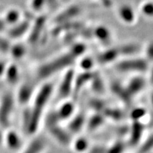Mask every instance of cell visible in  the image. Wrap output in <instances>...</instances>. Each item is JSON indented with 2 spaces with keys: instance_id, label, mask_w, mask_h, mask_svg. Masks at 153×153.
<instances>
[{
  "instance_id": "obj_7",
  "label": "cell",
  "mask_w": 153,
  "mask_h": 153,
  "mask_svg": "<svg viewBox=\"0 0 153 153\" xmlns=\"http://www.w3.org/2000/svg\"><path fill=\"white\" fill-rule=\"evenodd\" d=\"M22 13L16 9H10L5 12L3 17L4 21L7 26H11L16 24L22 20Z\"/></svg>"
},
{
  "instance_id": "obj_15",
  "label": "cell",
  "mask_w": 153,
  "mask_h": 153,
  "mask_svg": "<svg viewBox=\"0 0 153 153\" xmlns=\"http://www.w3.org/2000/svg\"><path fill=\"white\" fill-rule=\"evenodd\" d=\"M33 93V87L29 84H24L19 91V101L21 104H25L29 100Z\"/></svg>"
},
{
  "instance_id": "obj_17",
  "label": "cell",
  "mask_w": 153,
  "mask_h": 153,
  "mask_svg": "<svg viewBox=\"0 0 153 153\" xmlns=\"http://www.w3.org/2000/svg\"><path fill=\"white\" fill-rule=\"evenodd\" d=\"M7 81L11 84H14L18 81L19 76V72L18 67L16 65L11 64L9 65H7L6 69L5 74Z\"/></svg>"
},
{
  "instance_id": "obj_35",
  "label": "cell",
  "mask_w": 153,
  "mask_h": 153,
  "mask_svg": "<svg viewBox=\"0 0 153 153\" xmlns=\"http://www.w3.org/2000/svg\"><path fill=\"white\" fill-rule=\"evenodd\" d=\"M145 55L148 61H153V41H151L145 48Z\"/></svg>"
},
{
  "instance_id": "obj_29",
  "label": "cell",
  "mask_w": 153,
  "mask_h": 153,
  "mask_svg": "<svg viewBox=\"0 0 153 153\" xmlns=\"http://www.w3.org/2000/svg\"><path fill=\"white\" fill-rule=\"evenodd\" d=\"M105 114L108 117L113 118L114 120H120L123 116V112L118 109H106Z\"/></svg>"
},
{
  "instance_id": "obj_26",
  "label": "cell",
  "mask_w": 153,
  "mask_h": 153,
  "mask_svg": "<svg viewBox=\"0 0 153 153\" xmlns=\"http://www.w3.org/2000/svg\"><path fill=\"white\" fill-rule=\"evenodd\" d=\"M153 149V133L142 145L137 153H148Z\"/></svg>"
},
{
  "instance_id": "obj_32",
  "label": "cell",
  "mask_w": 153,
  "mask_h": 153,
  "mask_svg": "<svg viewBox=\"0 0 153 153\" xmlns=\"http://www.w3.org/2000/svg\"><path fill=\"white\" fill-rule=\"evenodd\" d=\"M80 66L82 69L85 70H89L93 68L94 66V60L90 57H85L81 61Z\"/></svg>"
},
{
  "instance_id": "obj_42",
  "label": "cell",
  "mask_w": 153,
  "mask_h": 153,
  "mask_svg": "<svg viewBox=\"0 0 153 153\" xmlns=\"http://www.w3.org/2000/svg\"><path fill=\"white\" fill-rule=\"evenodd\" d=\"M150 82L151 84L153 85V68H152V70H151V72H150Z\"/></svg>"
},
{
  "instance_id": "obj_19",
  "label": "cell",
  "mask_w": 153,
  "mask_h": 153,
  "mask_svg": "<svg viewBox=\"0 0 153 153\" xmlns=\"http://www.w3.org/2000/svg\"><path fill=\"white\" fill-rule=\"evenodd\" d=\"M84 122H85V117H84L83 115H78L70 123L69 129H70V131L73 132V133H77V132L80 131L82 126H83Z\"/></svg>"
},
{
  "instance_id": "obj_22",
  "label": "cell",
  "mask_w": 153,
  "mask_h": 153,
  "mask_svg": "<svg viewBox=\"0 0 153 153\" xmlns=\"http://www.w3.org/2000/svg\"><path fill=\"white\" fill-rule=\"evenodd\" d=\"M139 46L136 44H128V45H124L118 48L120 55H132L137 53L139 51Z\"/></svg>"
},
{
  "instance_id": "obj_4",
  "label": "cell",
  "mask_w": 153,
  "mask_h": 153,
  "mask_svg": "<svg viewBox=\"0 0 153 153\" xmlns=\"http://www.w3.org/2000/svg\"><path fill=\"white\" fill-rule=\"evenodd\" d=\"M13 104L14 100L12 95L10 94H7L4 96L0 106V123L4 127L9 125V118L12 110Z\"/></svg>"
},
{
  "instance_id": "obj_14",
  "label": "cell",
  "mask_w": 153,
  "mask_h": 153,
  "mask_svg": "<svg viewBox=\"0 0 153 153\" xmlns=\"http://www.w3.org/2000/svg\"><path fill=\"white\" fill-rule=\"evenodd\" d=\"M143 130L144 128H143V124H141L137 120H135L133 123V127H132L131 136V140H130V142L132 145H136L139 142L143 135Z\"/></svg>"
},
{
  "instance_id": "obj_28",
  "label": "cell",
  "mask_w": 153,
  "mask_h": 153,
  "mask_svg": "<svg viewBox=\"0 0 153 153\" xmlns=\"http://www.w3.org/2000/svg\"><path fill=\"white\" fill-rule=\"evenodd\" d=\"M141 11L143 13V14L146 16L153 17V2L152 1H147L144 3L141 7Z\"/></svg>"
},
{
  "instance_id": "obj_8",
  "label": "cell",
  "mask_w": 153,
  "mask_h": 153,
  "mask_svg": "<svg viewBox=\"0 0 153 153\" xmlns=\"http://www.w3.org/2000/svg\"><path fill=\"white\" fill-rule=\"evenodd\" d=\"M145 86V81L143 77L136 76V77L132 79L129 82L128 87L126 89L128 91L131 97L133 95L137 94L140 91L143 90Z\"/></svg>"
},
{
  "instance_id": "obj_11",
  "label": "cell",
  "mask_w": 153,
  "mask_h": 153,
  "mask_svg": "<svg viewBox=\"0 0 153 153\" xmlns=\"http://www.w3.org/2000/svg\"><path fill=\"white\" fill-rule=\"evenodd\" d=\"M50 130H51V133L56 138L59 142L62 143V144L66 145L68 144L70 141V137L66 131L62 130L60 128L57 127V126H53L49 127Z\"/></svg>"
},
{
  "instance_id": "obj_40",
  "label": "cell",
  "mask_w": 153,
  "mask_h": 153,
  "mask_svg": "<svg viewBox=\"0 0 153 153\" xmlns=\"http://www.w3.org/2000/svg\"><path fill=\"white\" fill-rule=\"evenodd\" d=\"M7 67V65L6 64L4 61L0 60V76H1L5 74Z\"/></svg>"
},
{
  "instance_id": "obj_24",
  "label": "cell",
  "mask_w": 153,
  "mask_h": 153,
  "mask_svg": "<svg viewBox=\"0 0 153 153\" xmlns=\"http://www.w3.org/2000/svg\"><path fill=\"white\" fill-rule=\"evenodd\" d=\"M11 46V43L9 38L4 37L0 34V53L3 54L9 53Z\"/></svg>"
},
{
  "instance_id": "obj_31",
  "label": "cell",
  "mask_w": 153,
  "mask_h": 153,
  "mask_svg": "<svg viewBox=\"0 0 153 153\" xmlns=\"http://www.w3.org/2000/svg\"><path fill=\"white\" fill-rule=\"evenodd\" d=\"M45 4V0H31L30 7L34 11H41Z\"/></svg>"
},
{
  "instance_id": "obj_34",
  "label": "cell",
  "mask_w": 153,
  "mask_h": 153,
  "mask_svg": "<svg viewBox=\"0 0 153 153\" xmlns=\"http://www.w3.org/2000/svg\"><path fill=\"white\" fill-rule=\"evenodd\" d=\"M145 115V110L142 108H137L134 109L131 113V117L134 120H137L139 118L143 117Z\"/></svg>"
},
{
  "instance_id": "obj_16",
  "label": "cell",
  "mask_w": 153,
  "mask_h": 153,
  "mask_svg": "<svg viewBox=\"0 0 153 153\" xmlns=\"http://www.w3.org/2000/svg\"><path fill=\"white\" fill-rule=\"evenodd\" d=\"M44 23H45V18L44 17H41V18L36 19L35 24H34L33 27L31 28L30 32L29 41L30 43H34V42L37 41V38L38 37L39 33H41Z\"/></svg>"
},
{
  "instance_id": "obj_13",
  "label": "cell",
  "mask_w": 153,
  "mask_h": 153,
  "mask_svg": "<svg viewBox=\"0 0 153 153\" xmlns=\"http://www.w3.org/2000/svg\"><path fill=\"white\" fill-rule=\"evenodd\" d=\"M9 54L11 55L12 58L16 60H22L26 53V48L24 45L21 43L11 44V46L9 50Z\"/></svg>"
},
{
  "instance_id": "obj_3",
  "label": "cell",
  "mask_w": 153,
  "mask_h": 153,
  "mask_svg": "<svg viewBox=\"0 0 153 153\" xmlns=\"http://www.w3.org/2000/svg\"><path fill=\"white\" fill-rule=\"evenodd\" d=\"M148 68V61L143 58H131L121 61L116 65L120 72H143Z\"/></svg>"
},
{
  "instance_id": "obj_30",
  "label": "cell",
  "mask_w": 153,
  "mask_h": 153,
  "mask_svg": "<svg viewBox=\"0 0 153 153\" xmlns=\"http://www.w3.org/2000/svg\"><path fill=\"white\" fill-rule=\"evenodd\" d=\"M85 51V46L82 44H77V45H74L73 47L72 48L71 51H70V53L75 57L79 56L82 54H83Z\"/></svg>"
},
{
  "instance_id": "obj_37",
  "label": "cell",
  "mask_w": 153,
  "mask_h": 153,
  "mask_svg": "<svg viewBox=\"0 0 153 153\" xmlns=\"http://www.w3.org/2000/svg\"><path fill=\"white\" fill-rule=\"evenodd\" d=\"M90 105L94 109L97 111H101L105 108L104 103L100 100H98V99L91 101L90 102Z\"/></svg>"
},
{
  "instance_id": "obj_39",
  "label": "cell",
  "mask_w": 153,
  "mask_h": 153,
  "mask_svg": "<svg viewBox=\"0 0 153 153\" xmlns=\"http://www.w3.org/2000/svg\"><path fill=\"white\" fill-rule=\"evenodd\" d=\"M90 153H107V150L103 147H95L90 151Z\"/></svg>"
},
{
  "instance_id": "obj_43",
  "label": "cell",
  "mask_w": 153,
  "mask_h": 153,
  "mask_svg": "<svg viewBox=\"0 0 153 153\" xmlns=\"http://www.w3.org/2000/svg\"><path fill=\"white\" fill-rule=\"evenodd\" d=\"M151 103H152V105L153 106V92L152 93V94H151Z\"/></svg>"
},
{
  "instance_id": "obj_12",
  "label": "cell",
  "mask_w": 153,
  "mask_h": 153,
  "mask_svg": "<svg viewBox=\"0 0 153 153\" xmlns=\"http://www.w3.org/2000/svg\"><path fill=\"white\" fill-rule=\"evenodd\" d=\"M94 36L102 43H108L111 39L110 30L104 26H98L94 31Z\"/></svg>"
},
{
  "instance_id": "obj_36",
  "label": "cell",
  "mask_w": 153,
  "mask_h": 153,
  "mask_svg": "<svg viewBox=\"0 0 153 153\" xmlns=\"http://www.w3.org/2000/svg\"><path fill=\"white\" fill-rule=\"evenodd\" d=\"M87 148V142L86 140L83 138H80L76 141L75 143V149L79 152H82L85 150Z\"/></svg>"
},
{
  "instance_id": "obj_27",
  "label": "cell",
  "mask_w": 153,
  "mask_h": 153,
  "mask_svg": "<svg viewBox=\"0 0 153 153\" xmlns=\"http://www.w3.org/2000/svg\"><path fill=\"white\" fill-rule=\"evenodd\" d=\"M91 74L85 73V74H82V75L79 76V79L76 80L75 83V91H77V90H79L80 88L82 87V86L83 84L86 83V82L89 81L91 78H92V75H91Z\"/></svg>"
},
{
  "instance_id": "obj_6",
  "label": "cell",
  "mask_w": 153,
  "mask_h": 153,
  "mask_svg": "<svg viewBox=\"0 0 153 153\" xmlns=\"http://www.w3.org/2000/svg\"><path fill=\"white\" fill-rule=\"evenodd\" d=\"M73 72L72 70H69L68 73L65 76L60 85V89H59V94L60 97H66L71 92L72 84H73Z\"/></svg>"
},
{
  "instance_id": "obj_41",
  "label": "cell",
  "mask_w": 153,
  "mask_h": 153,
  "mask_svg": "<svg viewBox=\"0 0 153 153\" xmlns=\"http://www.w3.org/2000/svg\"><path fill=\"white\" fill-rule=\"evenodd\" d=\"M7 29V26L2 18H0V34L4 33Z\"/></svg>"
},
{
  "instance_id": "obj_21",
  "label": "cell",
  "mask_w": 153,
  "mask_h": 153,
  "mask_svg": "<svg viewBox=\"0 0 153 153\" xmlns=\"http://www.w3.org/2000/svg\"><path fill=\"white\" fill-rule=\"evenodd\" d=\"M73 105L71 103H67V104H64L61 107V108L59 110L58 112H57V116H58L60 120L65 119V118H68L69 116H71L72 112H73Z\"/></svg>"
},
{
  "instance_id": "obj_18",
  "label": "cell",
  "mask_w": 153,
  "mask_h": 153,
  "mask_svg": "<svg viewBox=\"0 0 153 153\" xmlns=\"http://www.w3.org/2000/svg\"><path fill=\"white\" fill-rule=\"evenodd\" d=\"M112 89L113 91H114L118 97H120V99H122L123 101H125V103H130V101H131V95L130 94L127 89L120 87V85H118V84L113 85Z\"/></svg>"
},
{
  "instance_id": "obj_10",
  "label": "cell",
  "mask_w": 153,
  "mask_h": 153,
  "mask_svg": "<svg viewBox=\"0 0 153 153\" xmlns=\"http://www.w3.org/2000/svg\"><path fill=\"white\" fill-rule=\"evenodd\" d=\"M119 55L118 48H110L99 55L98 61L101 64H107L114 61Z\"/></svg>"
},
{
  "instance_id": "obj_23",
  "label": "cell",
  "mask_w": 153,
  "mask_h": 153,
  "mask_svg": "<svg viewBox=\"0 0 153 153\" xmlns=\"http://www.w3.org/2000/svg\"><path fill=\"white\" fill-rule=\"evenodd\" d=\"M44 148V143L41 140H35L24 153H41Z\"/></svg>"
},
{
  "instance_id": "obj_25",
  "label": "cell",
  "mask_w": 153,
  "mask_h": 153,
  "mask_svg": "<svg viewBox=\"0 0 153 153\" xmlns=\"http://www.w3.org/2000/svg\"><path fill=\"white\" fill-rule=\"evenodd\" d=\"M103 121H104V118L102 116L100 115H96L89 120L88 128L89 130H94L99 127L103 123Z\"/></svg>"
},
{
  "instance_id": "obj_33",
  "label": "cell",
  "mask_w": 153,
  "mask_h": 153,
  "mask_svg": "<svg viewBox=\"0 0 153 153\" xmlns=\"http://www.w3.org/2000/svg\"><path fill=\"white\" fill-rule=\"evenodd\" d=\"M124 150V144L121 142L116 143L111 148L107 150V153H122Z\"/></svg>"
},
{
  "instance_id": "obj_1",
  "label": "cell",
  "mask_w": 153,
  "mask_h": 153,
  "mask_svg": "<svg viewBox=\"0 0 153 153\" xmlns=\"http://www.w3.org/2000/svg\"><path fill=\"white\" fill-rule=\"evenodd\" d=\"M52 90V85L46 84L41 88V91L36 96L33 108L30 111V123L27 128L28 133H33L37 129L44 106L48 101Z\"/></svg>"
},
{
  "instance_id": "obj_20",
  "label": "cell",
  "mask_w": 153,
  "mask_h": 153,
  "mask_svg": "<svg viewBox=\"0 0 153 153\" xmlns=\"http://www.w3.org/2000/svg\"><path fill=\"white\" fill-rule=\"evenodd\" d=\"M7 144L9 147L12 150H16L19 149L21 145V140L19 135L15 132L11 131L9 133L7 137Z\"/></svg>"
},
{
  "instance_id": "obj_2",
  "label": "cell",
  "mask_w": 153,
  "mask_h": 153,
  "mask_svg": "<svg viewBox=\"0 0 153 153\" xmlns=\"http://www.w3.org/2000/svg\"><path fill=\"white\" fill-rule=\"evenodd\" d=\"M75 57L71 53H68L62 56L57 57L52 62L44 65L39 69L38 75L41 78H45L52 75L55 72L60 71L62 69L70 66Z\"/></svg>"
},
{
  "instance_id": "obj_38",
  "label": "cell",
  "mask_w": 153,
  "mask_h": 153,
  "mask_svg": "<svg viewBox=\"0 0 153 153\" xmlns=\"http://www.w3.org/2000/svg\"><path fill=\"white\" fill-rule=\"evenodd\" d=\"M93 88L96 91H98V92H101V90H103V84L100 79H94V82L93 83Z\"/></svg>"
},
{
  "instance_id": "obj_44",
  "label": "cell",
  "mask_w": 153,
  "mask_h": 153,
  "mask_svg": "<svg viewBox=\"0 0 153 153\" xmlns=\"http://www.w3.org/2000/svg\"><path fill=\"white\" fill-rule=\"evenodd\" d=\"M1 134L0 133V143H1Z\"/></svg>"
},
{
  "instance_id": "obj_5",
  "label": "cell",
  "mask_w": 153,
  "mask_h": 153,
  "mask_svg": "<svg viewBox=\"0 0 153 153\" xmlns=\"http://www.w3.org/2000/svg\"><path fill=\"white\" fill-rule=\"evenodd\" d=\"M29 21L21 20L16 24L11 26L7 30V36L9 39H18L22 37L27 32L29 31L30 28Z\"/></svg>"
},
{
  "instance_id": "obj_9",
  "label": "cell",
  "mask_w": 153,
  "mask_h": 153,
  "mask_svg": "<svg viewBox=\"0 0 153 153\" xmlns=\"http://www.w3.org/2000/svg\"><path fill=\"white\" fill-rule=\"evenodd\" d=\"M120 19L126 24H132L135 19V14L133 8L129 5H123L118 10Z\"/></svg>"
}]
</instances>
